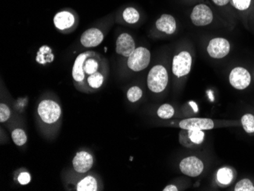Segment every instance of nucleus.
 I'll list each match as a JSON object with an SVG mask.
<instances>
[{"label":"nucleus","mask_w":254,"mask_h":191,"mask_svg":"<svg viewBox=\"0 0 254 191\" xmlns=\"http://www.w3.org/2000/svg\"><path fill=\"white\" fill-rule=\"evenodd\" d=\"M108 75V61L95 51L79 54L72 69L73 85L76 90L84 94L98 93L106 83Z\"/></svg>","instance_id":"1"},{"label":"nucleus","mask_w":254,"mask_h":191,"mask_svg":"<svg viewBox=\"0 0 254 191\" xmlns=\"http://www.w3.org/2000/svg\"><path fill=\"white\" fill-rule=\"evenodd\" d=\"M36 118L44 133L54 134L60 129L62 124L61 104L54 97H46L41 99L36 109Z\"/></svg>","instance_id":"2"},{"label":"nucleus","mask_w":254,"mask_h":191,"mask_svg":"<svg viewBox=\"0 0 254 191\" xmlns=\"http://www.w3.org/2000/svg\"><path fill=\"white\" fill-rule=\"evenodd\" d=\"M66 183V188L69 191H99L104 189L101 177L96 173L90 171L84 174L75 171V174H72V178L68 177Z\"/></svg>","instance_id":"3"},{"label":"nucleus","mask_w":254,"mask_h":191,"mask_svg":"<svg viewBox=\"0 0 254 191\" xmlns=\"http://www.w3.org/2000/svg\"><path fill=\"white\" fill-rule=\"evenodd\" d=\"M53 22L59 33L69 34L74 32L79 26V15L73 9H62L54 15Z\"/></svg>","instance_id":"4"},{"label":"nucleus","mask_w":254,"mask_h":191,"mask_svg":"<svg viewBox=\"0 0 254 191\" xmlns=\"http://www.w3.org/2000/svg\"><path fill=\"white\" fill-rule=\"evenodd\" d=\"M169 82V72L163 65H154L147 77V86L152 93H163Z\"/></svg>","instance_id":"5"},{"label":"nucleus","mask_w":254,"mask_h":191,"mask_svg":"<svg viewBox=\"0 0 254 191\" xmlns=\"http://www.w3.org/2000/svg\"><path fill=\"white\" fill-rule=\"evenodd\" d=\"M151 62V52L146 47H139L127 58V66L133 72H138L148 67Z\"/></svg>","instance_id":"6"},{"label":"nucleus","mask_w":254,"mask_h":191,"mask_svg":"<svg viewBox=\"0 0 254 191\" xmlns=\"http://www.w3.org/2000/svg\"><path fill=\"white\" fill-rule=\"evenodd\" d=\"M192 56L188 51H183L174 56L172 61V72L176 77L187 76L192 68Z\"/></svg>","instance_id":"7"},{"label":"nucleus","mask_w":254,"mask_h":191,"mask_svg":"<svg viewBox=\"0 0 254 191\" xmlns=\"http://www.w3.org/2000/svg\"><path fill=\"white\" fill-rule=\"evenodd\" d=\"M213 12L209 5L204 3L196 5L190 14V20L197 27L209 26L213 21Z\"/></svg>","instance_id":"8"},{"label":"nucleus","mask_w":254,"mask_h":191,"mask_svg":"<svg viewBox=\"0 0 254 191\" xmlns=\"http://www.w3.org/2000/svg\"><path fill=\"white\" fill-rule=\"evenodd\" d=\"M94 164V157L92 153L84 149L77 152L72 161L73 171L80 174L89 172Z\"/></svg>","instance_id":"9"},{"label":"nucleus","mask_w":254,"mask_h":191,"mask_svg":"<svg viewBox=\"0 0 254 191\" xmlns=\"http://www.w3.org/2000/svg\"><path fill=\"white\" fill-rule=\"evenodd\" d=\"M205 139V132L199 129H181L179 132V143L186 148L200 146Z\"/></svg>","instance_id":"10"},{"label":"nucleus","mask_w":254,"mask_h":191,"mask_svg":"<svg viewBox=\"0 0 254 191\" xmlns=\"http://www.w3.org/2000/svg\"><path fill=\"white\" fill-rule=\"evenodd\" d=\"M231 45L227 39L215 37L209 41L207 53L213 59H222L230 53Z\"/></svg>","instance_id":"11"},{"label":"nucleus","mask_w":254,"mask_h":191,"mask_svg":"<svg viewBox=\"0 0 254 191\" xmlns=\"http://www.w3.org/2000/svg\"><path fill=\"white\" fill-rule=\"evenodd\" d=\"M229 82L237 90L247 89L251 83V75L244 67H235L229 74Z\"/></svg>","instance_id":"12"},{"label":"nucleus","mask_w":254,"mask_h":191,"mask_svg":"<svg viewBox=\"0 0 254 191\" xmlns=\"http://www.w3.org/2000/svg\"><path fill=\"white\" fill-rule=\"evenodd\" d=\"M204 164L202 160L196 156L185 158L180 163V170L183 174L191 178H196L202 174Z\"/></svg>","instance_id":"13"},{"label":"nucleus","mask_w":254,"mask_h":191,"mask_svg":"<svg viewBox=\"0 0 254 191\" xmlns=\"http://www.w3.org/2000/svg\"><path fill=\"white\" fill-rule=\"evenodd\" d=\"M105 39V34L98 28H90L85 31L80 37V43L85 48L99 46Z\"/></svg>","instance_id":"14"},{"label":"nucleus","mask_w":254,"mask_h":191,"mask_svg":"<svg viewBox=\"0 0 254 191\" xmlns=\"http://www.w3.org/2000/svg\"><path fill=\"white\" fill-rule=\"evenodd\" d=\"M136 48V43L133 36L128 33H122L118 36L115 49L116 54L128 58Z\"/></svg>","instance_id":"15"},{"label":"nucleus","mask_w":254,"mask_h":191,"mask_svg":"<svg viewBox=\"0 0 254 191\" xmlns=\"http://www.w3.org/2000/svg\"><path fill=\"white\" fill-rule=\"evenodd\" d=\"M180 129L208 130L214 128V122L209 118H187L179 123Z\"/></svg>","instance_id":"16"},{"label":"nucleus","mask_w":254,"mask_h":191,"mask_svg":"<svg viewBox=\"0 0 254 191\" xmlns=\"http://www.w3.org/2000/svg\"><path fill=\"white\" fill-rule=\"evenodd\" d=\"M157 30L167 35H171L177 31V22L175 18L169 14H163L155 22Z\"/></svg>","instance_id":"17"},{"label":"nucleus","mask_w":254,"mask_h":191,"mask_svg":"<svg viewBox=\"0 0 254 191\" xmlns=\"http://www.w3.org/2000/svg\"><path fill=\"white\" fill-rule=\"evenodd\" d=\"M54 61V55L52 53V49L49 46L44 45L40 47L36 57V62L41 65H46Z\"/></svg>","instance_id":"18"},{"label":"nucleus","mask_w":254,"mask_h":191,"mask_svg":"<svg viewBox=\"0 0 254 191\" xmlns=\"http://www.w3.org/2000/svg\"><path fill=\"white\" fill-rule=\"evenodd\" d=\"M123 21L129 25H135L140 21V14L134 7H127L122 14Z\"/></svg>","instance_id":"19"},{"label":"nucleus","mask_w":254,"mask_h":191,"mask_svg":"<svg viewBox=\"0 0 254 191\" xmlns=\"http://www.w3.org/2000/svg\"><path fill=\"white\" fill-rule=\"evenodd\" d=\"M234 178V174L231 169L227 167L220 168L217 172V181L222 186H227L231 184Z\"/></svg>","instance_id":"20"},{"label":"nucleus","mask_w":254,"mask_h":191,"mask_svg":"<svg viewBox=\"0 0 254 191\" xmlns=\"http://www.w3.org/2000/svg\"><path fill=\"white\" fill-rule=\"evenodd\" d=\"M14 181L22 186L29 185L31 181V174L26 168H19L14 174Z\"/></svg>","instance_id":"21"},{"label":"nucleus","mask_w":254,"mask_h":191,"mask_svg":"<svg viewBox=\"0 0 254 191\" xmlns=\"http://www.w3.org/2000/svg\"><path fill=\"white\" fill-rule=\"evenodd\" d=\"M11 137H12L13 143L15 146H25L28 142V135L25 129L22 128H15L11 132Z\"/></svg>","instance_id":"22"},{"label":"nucleus","mask_w":254,"mask_h":191,"mask_svg":"<svg viewBox=\"0 0 254 191\" xmlns=\"http://www.w3.org/2000/svg\"><path fill=\"white\" fill-rule=\"evenodd\" d=\"M174 113H175V111L171 104H163L158 107L157 115L161 119L169 120L173 118Z\"/></svg>","instance_id":"23"},{"label":"nucleus","mask_w":254,"mask_h":191,"mask_svg":"<svg viewBox=\"0 0 254 191\" xmlns=\"http://www.w3.org/2000/svg\"><path fill=\"white\" fill-rule=\"evenodd\" d=\"M142 96H143V92L141 88L137 86H132L126 93V97L131 103H136L140 101Z\"/></svg>","instance_id":"24"},{"label":"nucleus","mask_w":254,"mask_h":191,"mask_svg":"<svg viewBox=\"0 0 254 191\" xmlns=\"http://www.w3.org/2000/svg\"><path fill=\"white\" fill-rule=\"evenodd\" d=\"M241 124L247 133H254V116L253 114H244L241 118Z\"/></svg>","instance_id":"25"},{"label":"nucleus","mask_w":254,"mask_h":191,"mask_svg":"<svg viewBox=\"0 0 254 191\" xmlns=\"http://www.w3.org/2000/svg\"><path fill=\"white\" fill-rule=\"evenodd\" d=\"M235 191H254V186L252 181L248 178L241 180L234 187Z\"/></svg>","instance_id":"26"},{"label":"nucleus","mask_w":254,"mask_h":191,"mask_svg":"<svg viewBox=\"0 0 254 191\" xmlns=\"http://www.w3.org/2000/svg\"><path fill=\"white\" fill-rule=\"evenodd\" d=\"M12 116V110L8 104L1 102L0 104V123L7 122Z\"/></svg>","instance_id":"27"},{"label":"nucleus","mask_w":254,"mask_h":191,"mask_svg":"<svg viewBox=\"0 0 254 191\" xmlns=\"http://www.w3.org/2000/svg\"><path fill=\"white\" fill-rule=\"evenodd\" d=\"M231 2L237 10L245 11L249 9L252 0H231Z\"/></svg>","instance_id":"28"},{"label":"nucleus","mask_w":254,"mask_h":191,"mask_svg":"<svg viewBox=\"0 0 254 191\" xmlns=\"http://www.w3.org/2000/svg\"><path fill=\"white\" fill-rule=\"evenodd\" d=\"M212 1L215 5H218V6H225V5H227L231 0H212Z\"/></svg>","instance_id":"29"},{"label":"nucleus","mask_w":254,"mask_h":191,"mask_svg":"<svg viewBox=\"0 0 254 191\" xmlns=\"http://www.w3.org/2000/svg\"><path fill=\"white\" fill-rule=\"evenodd\" d=\"M163 191H179L178 188L173 185H169L168 186L165 187L163 190Z\"/></svg>","instance_id":"30"}]
</instances>
